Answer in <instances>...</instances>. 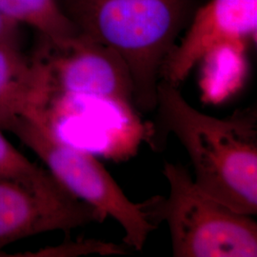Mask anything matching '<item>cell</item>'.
I'll return each mask as SVG.
<instances>
[{"label": "cell", "instance_id": "cell-1", "mask_svg": "<svg viewBox=\"0 0 257 257\" xmlns=\"http://www.w3.org/2000/svg\"><path fill=\"white\" fill-rule=\"evenodd\" d=\"M152 148L169 134L179 140L193 167L195 184L230 209L257 213V114L236 110L226 118L205 114L184 98L175 84L160 80Z\"/></svg>", "mask_w": 257, "mask_h": 257}, {"label": "cell", "instance_id": "cell-2", "mask_svg": "<svg viewBox=\"0 0 257 257\" xmlns=\"http://www.w3.org/2000/svg\"><path fill=\"white\" fill-rule=\"evenodd\" d=\"M80 36L111 49L127 66L140 112L156 110L157 88L199 0H59Z\"/></svg>", "mask_w": 257, "mask_h": 257}, {"label": "cell", "instance_id": "cell-3", "mask_svg": "<svg viewBox=\"0 0 257 257\" xmlns=\"http://www.w3.org/2000/svg\"><path fill=\"white\" fill-rule=\"evenodd\" d=\"M169 195L147 199L150 219L166 222L175 257H256L257 223L205 193L189 171L165 162Z\"/></svg>", "mask_w": 257, "mask_h": 257}, {"label": "cell", "instance_id": "cell-4", "mask_svg": "<svg viewBox=\"0 0 257 257\" xmlns=\"http://www.w3.org/2000/svg\"><path fill=\"white\" fill-rule=\"evenodd\" d=\"M42 160L67 191L119 223L127 247L141 250L157 226L150 219L147 200L134 203L96 156L59 140L36 119L23 116L10 131Z\"/></svg>", "mask_w": 257, "mask_h": 257}, {"label": "cell", "instance_id": "cell-5", "mask_svg": "<svg viewBox=\"0 0 257 257\" xmlns=\"http://www.w3.org/2000/svg\"><path fill=\"white\" fill-rule=\"evenodd\" d=\"M101 212L67 191L53 175L37 181L0 178V256L11 243L49 231L102 223Z\"/></svg>", "mask_w": 257, "mask_h": 257}, {"label": "cell", "instance_id": "cell-6", "mask_svg": "<svg viewBox=\"0 0 257 257\" xmlns=\"http://www.w3.org/2000/svg\"><path fill=\"white\" fill-rule=\"evenodd\" d=\"M37 55L46 72L43 95L92 96L136 105L128 68L110 48L79 35L60 46L44 41Z\"/></svg>", "mask_w": 257, "mask_h": 257}, {"label": "cell", "instance_id": "cell-7", "mask_svg": "<svg viewBox=\"0 0 257 257\" xmlns=\"http://www.w3.org/2000/svg\"><path fill=\"white\" fill-rule=\"evenodd\" d=\"M257 0H208L195 11L166 60L161 78L178 86L193 67L222 47L242 48L256 38Z\"/></svg>", "mask_w": 257, "mask_h": 257}, {"label": "cell", "instance_id": "cell-8", "mask_svg": "<svg viewBox=\"0 0 257 257\" xmlns=\"http://www.w3.org/2000/svg\"><path fill=\"white\" fill-rule=\"evenodd\" d=\"M41 81L39 62L19 44L0 43V130L10 132L34 109Z\"/></svg>", "mask_w": 257, "mask_h": 257}, {"label": "cell", "instance_id": "cell-9", "mask_svg": "<svg viewBox=\"0 0 257 257\" xmlns=\"http://www.w3.org/2000/svg\"><path fill=\"white\" fill-rule=\"evenodd\" d=\"M0 13L19 27L35 29L52 45H63L79 36L59 0H0Z\"/></svg>", "mask_w": 257, "mask_h": 257}, {"label": "cell", "instance_id": "cell-10", "mask_svg": "<svg viewBox=\"0 0 257 257\" xmlns=\"http://www.w3.org/2000/svg\"><path fill=\"white\" fill-rule=\"evenodd\" d=\"M49 174L31 162L10 142L0 130V178L20 181H37Z\"/></svg>", "mask_w": 257, "mask_h": 257}, {"label": "cell", "instance_id": "cell-11", "mask_svg": "<svg viewBox=\"0 0 257 257\" xmlns=\"http://www.w3.org/2000/svg\"><path fill=\"white\" fill-rule=\"evenodd\" d=\"M20 256L75 257L80 255H118L126 254L127 250L122 245L104 242L97 239H80L77 241H66L64 243L41 248L37 251L21 252Z\"/></svg>", "mask_w": 257, "mask_h": 257}, {"label": "cell", "instance_id": "cell-12", "mask_svg": "<svg viewBox=\"0 0 257 257\" xmlns=\"http://www.w3.org/2000/svg\"><path fill=\"white\" fill-rule=\"evenodd\" d=\"M19 26L0 13V43L19 44Z\"/></svg>", "mask_w": 257, "mask_h": 257}]
</instances>
